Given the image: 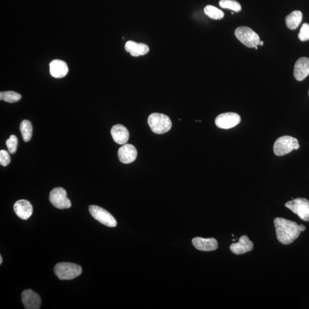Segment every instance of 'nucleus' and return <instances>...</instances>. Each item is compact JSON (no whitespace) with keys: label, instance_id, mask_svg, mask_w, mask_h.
<instances>
[{"label":"nucleus","instance_id":"f257e3e1","mask_svg":"<svg viewBox=\"0 0 309 309\" xmlns=\"http://www.w3.org/2000/svg\"><path fill=\"white\" fill-rule=\"evenodd\" d=\"M274 223L277 240L280 243L289 244L299 237L301 231L297 223L282 218H276Z\"/></svg>","mask_w":309,"mask_h":309},{"label":"nucleus","instance_id":"f03ea898","mask_svg":"<svg viewBox=\"0 0 309 309\" xmlns=\"http://www.w3.org/2000/svg\"><path fill=\"white\" fill-rule=\"evenodd\" d=\"M54 272L60 280H71L81 275L82 268L72 263L62 262L55 266Z\"/></svg>","mask_w":309,"mask_h":309},{"label":"nucleus","instance_id":"7ed1b4c3","mask_svg":"<svg viewBox=\"0 0 309 309\" xmlns=\"http://www.w3.org/2000/svg\"><path fill=\"white\" fill-rule=\"evenodd\" d=\"M148 123L156 134L168 133L172 127V122L169 116L162 113H153L148 117Z\"/></svg>","mask_w":309,"mask_h":309},{"label":"nucleus","instance_id":"20e7f679","mask_svg":"<svg viewBox=\"0 0 309 309\" xmlns=\"http://www.w3.org/2000/svg\"><path fill=\"white\" fill-rule=\"evenodd\" d=\"M299 148L300 145L296 138L283 136L275 141L273 150L276 155L280 156L289 154L294 150H298Z\"/></svg>","mask_w":309,"mask_h":309},{"label":"nucleus","instance_id":"39448f33","mask_svg":"<svg viewBox=\"0 0 309 309\" xmlns=\"http://www.w3.org/2000/svg\"><path fill=\"white\" fill-rule=\"evenodd\" d=\"M235 35L238 40L248 48H255L260 42V37L251 28L240 27L235 31Z\"/></svg>","mask_w":309,"mask_h":309},{"label":"nucleus","instance_id":"423d86ee","mask_svg":"<svg viewBox=\"0 0 309 309\" xmlns=\"http://www.w3.org/2000/svg\"><path fill=\"white\" fill-rule=\"evenodd\" d=\"M285 207L304 221H309V201L305 198H297L285 204Z\"/></svg>","mask_w":309,"mask_h":309},{"label":"nucleus","instance_id":"0eeeda50","mask_svg":"<svg viewBox=\"0 0 309 309\" xmlns=\"http://www.w3.org/2000/svg\"><path fill=\"white\" fill-rule=\"evenodd\" d=\"M91 215L98 221L106 226L115 227L117 226V221L113 215L99 206L91 205L89 207Z\"/></svg>","mask_w":309,"mask_h":309},{"label":"nucleus","instance_id":"6e6552de","mask_svg":"<svg viewBox=\"0 0 309 309\" xmlns=\"http://www.w3.org/2000/svg\"><path fill=\"white\" fill-rule=\"evenodd\" d=\"M49 200L53 206L58 209L69 208L72 206L71 202L67 198V193L62 187L53 189L49 195Z\"/></svg>","mask_w":309,"mask_h":309},{"label":"nucleus","instance_id":"1a4fd4ad","mask_svg":"<svg viewBox=\"0 0 309 309\" xmlns=\"http://www.w3.org/2000/svg\"><path fill=\"white\" fill-rule=\"evenodd\" d=\"M240 121V117L238 113L226 112L216 117L215 122L219 129H230L239 124Z\"/></svg>","mask_w":309,"mask_h":309},{"label":"nucleus","instance_id":"9d476101","mask_svg":"<svg viewBox=\"0 0 309 309\" xmlns=\"http://www.w3.org/2000/svg\"><path fill=\"white\" fill-rule=\"evenodd\" d=\"M22 302L25 308L27 309H40L41 300L40 296L31 289L24 290L21 295Z\"/></svg>","mask_w":309,"mask_h":309},{"label":"nucleus","instance_id":"9b49d317","mask_svg":"<svg viewBox=\"0 0 309 309\" xmlns=\"http://www.w3.org/2000/svg\"><path fill=\"white\" fill-rule=\"evenodd\" d=\"M137 155V149L132 144H126L119 149L118 157L124 164H129L136 161Z\"/></svg>","mask_w":309,"mask_h":309},{"label":"nucleus","instance_id":"f8f14e48","mask_svg":"<svg viewBox=\"0 0 309 309\" xmlns=\"http://www.w3.org/2000/svg\"><path fill=\"white\" fill-rule=\"evenodd\" d=\"M14 211L19 217L23 220L29 219L33 214V207L29 201L19 200L13 206Z\"/></svg>","mask_w":309,"mask_h":309},{"label":"nucleus","instance_id":"ddd939ff","mask_svg":"<svg viewBox=\"0 0 309 309\" xmlns=\"http://www.w3.org/2000/svg\"><path fill=\"white\" fill-rule=\"evenodd\" d=\"M254 244L253 241L250 240L247 236H241L239 242L233 243L230 248L232 253L237 255H240L253 250Z\"/></svg>","mask_w":309,"mask_h":309},{"label":"nucleus","instance_id":"4468645a","mask_svg":"<svg viewBox=\"0 0 309 309\" xmlns=\"http://www.w3.org/2000/svg\"><path fill=\"white\" fill-rule=\"evenodd\" d=\"M309 74V58L303 57L298 59L294 66V76L298 81H303Z\"/></svg>","mask_w":309,"mask_h":309},{"label":"nucleus","instance_id":"2eb2a0df","mask_svg":"<svg viewBox=\"0 0 309 309\" xmlns=\"http://www.w3.org/2000/svg\"><path fill=\"white\" fill-rule=\"evenodd\" d=\"M192 242L197 249L204 251H211L217 249L218 243L215 239H203V238H195Z\"/></svg>","mask_w":309,"mask_h":309},{"label":"nucleus","instance_id":"dca6fc26","mask_svg":"<svg viewBox=\"0 0 309 309\" xmlns=\"http://www.w3.org/2000/svg\"><path fill=\"white\" fill-rule=\"evenodd\" d=\"M51 76L55 78H63L65 77L69 72V67L67 63L62 60H53L49 65Z\"/></svg>","mask_w":309,"mask_h":309},{"label":"nucleus","instance_id":"f3484780","mask_svg":"<svg viewBox=\"0 0 309 309\" xmlns=\"http://www.w3.org/2000/svg\"><path fill=\"white\" fill-rule=\"evenodd\" d=\"M111 133L113 139L119 144H125L129 139V131L121 124H117L113 126Z\"/></svg>","mask_w":309,"mask_h":309},{"label":"nucleus","instance_id":"a211bd4d","mask_svg":"<svg viewBox=\"0 0 309 309\" xmlns=\"http://www.w3.org/2000/svg\"><path fill=\"white\" fill-rule=\"evenodd\" d=\"M126 51L133 57H138L147 54L150 48L143 43H137L133 41H128L125 45Z\"/></svg>","mask_w":309,"mask_h":309},{"label":"nucleus","instance_id":"6ab92c4d","mask_svg":"<svg viewBox=\"0 0 309 309\" xmlns=\"http://www.w3.org/2000/svg\"><path fill=\"white\" fill-rule=\"evenodd\" d=\"M303 20V13L300 10H295L287 16L285 19L286 25L291 30H296Z\"/></svg>","mask_w":309,"mask_h":309},{"label":"nucleus","instance_id":"aec40b11","mask_svg":"<svg viewBox=\"0 0 309 309\" xmlns=\"http://www.w3.org/2000/svg\"><path fill=\"white\" fill-rule=\"evenodd\" d=\"M20 131L24 141H29L33 137V127L30 121L24 120L20 124Z\"/></svg>","mask_w":309,"mask_h":309},{"label":"nucleus","instance_id":"412c9836","mask_svg":"<svg viewBox=\"0 0 309 309\" xmlns=\"http://www.w3.org/2000/svg\"><path fill=\"white\" fill-rule=\"evenodd\" d=\"M204 12L206 15L213 20H221L225 16L221 10L212 5H207L204 9Z\"/></svg>","mask_w":309,"mask_h":309},{"label":"nucleus","instance_id":"4be33fe9","mask_svg":"<svg viewBox=\"0 0 309 309\" xmlns=\"http://www.w3.org/2000/svg\"><path fill=\"white\" fill-rule=\"evenodd\" d=\"M21 99V96L13 91L1 92L0 93V100L9 103L19 102Z\"/></svg>","mask_w":309,"mask_h":309},{"label":"nucleus","instance_id":"5701e85b","mask_svg":"<svg viewBox=\"0 0 309 309\" xmlns=\"http://www.w3.org/2000/svg\"><path fill=\"white\" fill-rule=\"evenodd\" d=\"M219 6L224 9H229L234 12L240 11L241 7L240 3L235 0H220Z\"/></svg>","mask_w":309,"mask_h":309},{"label":"nucleus","instance_id":"b1692460","mask_svg":"<svg viewBox=\"0 0 309 309\" xmlns=\"http://www.w3.org/2000/svg\"><path fill=\"white\" fill-rule=\"evenodd\" d=\"M6 145L10 154H14L17 151L18 145V138L14 135L11 136L6 141Z\"/></svg>","mask_w":309,"mask_h":309},{"label":"nucleus","instance_id":"393cba45","mask_svg":"<svg viewBox=\"0 0 309 309\" xmlns=\"http://www.w3.org/2000/svg\"><path fill=\"white\" fill-rule=\"evenodd\" d=\"M298 38L301 41H306L309 40V25L305 23L302 26Z\"/></svg>","mask_w":309,"mask_h":309},{"label":"nucleus","instance_id":"a878e982","mask_svg":"<svg viewBox=\"0 0 309 309\" xmlns=\"http://www.w3.org/2000/svg\"><path fill=\"white\" fill-rule=\"evenodd\" d=\"M10 163V156L9 152L6 150L0 151V164L2 166H7Z\"/></svg>","mask_w":309,"mask_h":309},{"label":"nucleus","instance_id":"bb28decb","mask_svg":"<svg viewBox=\"0 0 309 309\" xmlns=\"http://www.w3.org/2000/svg\"><path fill=\"white\" fill-rule=\"evenodd\" d=\"M300 226V230L301 232H304V231L305 230V229H306V227H305L304 225H299Z\"/></svg>","mask_w":309,"mask_h":309},{"label":"nucleus","instance_id":"cd10ccee","mask_svg":"<svg viewBox=\"0 0 309 309\" xmlns=\"http://www.w3.org/2000/svg\"><path fill=\"white\" fill-rule=\"evenodd\" d=\"M2 257L1 255H0V264H2Z\"/></svg>","mask_w":309,"mask_h":309},{"label":"nucleus","instance_id":"c85d7f7f","mask_svg":"<svg viewBox=\"0 0 309 309\" xmlns=\"http://www.w3.org/2000/svg\"><path fill=\"white\" fill-rule=\"evenodd\" d=\"M259 45L262 46L264 45V41H261L260 42H259Z\"/></svg>","mask_w":309,"mask_h":309},{"label":"nucleus","instance_id":"c756f323","mask_svg":"<svg viewBox=\"0 0 309 309\" xmlns=\"http://www.w3.org/2000/svg\"><path fill=\"white\" fill-rule=\"evenodd\" d=\"M255 49H257V50L258 47H255Z\"/></svg>","mask_w":309,"mask_h":309},{"label":"nucleus","instance_id":"7c9ffc66","mask_svg":"<svg viewBox=\"0 0 309 309\" xmlns=\"http://www.w3.org/2000/svg\"></svg>","mask_w":309,"mask_h":309}]
</instances>
